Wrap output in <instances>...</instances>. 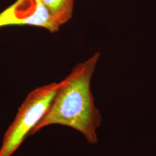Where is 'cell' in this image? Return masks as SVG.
Listing matches in <instances>:
<instances>
[{"instance_id":"1","label":"cell","mask_w":156,"mask_h":156,"mask_svg":"<svg viewBox=\"0 0 156 156\" xmlns=\"http://www.w3.org/2000/svg\"><path fill=\"white\" fill-rule=\"evenodd\" d=\"M100 56V52H96L85 62L78 63L59 82L47 111L29 136L46 126L59 124L77 130L91 144L98 142L97 130L102 116L95 105L90 84Z\"/></svg>"},{"instance_id":"2","label":"cell","mask_w":156,"mask_h":156,"mask_svg":"<svg viewBox=\"0 0 156 156\" xmlns=\"http://www.w3.org/2000/svg\"><path fill=\"white\" fill-rule=\"evenodd\" d=\"M58 85L59 83L53 82L38 87L28 93L6 131L0 156H11L29 136L47 111Z\"/></svg>"},{"instance_id":"3","label":"cell","mask_w":156,"mask_h":156,"mask_svg":"<svg viewBox=\"0 0 156 156\" xmlns=\"http://www.w3.org/2000/svg\"><path fill=\"white\" fill-rule=\"evenodd\" d=\"M14 25L39 27L50 33L60 28L41 0H17L0 13V28Z\"/></svg>"},{"instance_id":"4","label":"cell","mask_w":156,"mask_h":156,"mask_svg":"<svg viewBox=\"0 0 156 156\" xmlns=\"http://www.w3.org/2000/svg\"><path fill=\"white\" fill-rule=\"evenodd\" d=\"M41 1L59 27L72 18L74 0H41Z\"/></svg>"}]
</instances>
